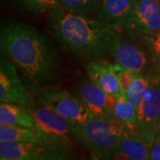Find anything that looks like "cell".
<instances>
[{"mask_svg": "<svg viewBox=\"0 0 160 160\" xmlns=\"http://www.w3.org/2000/svg\"><path fill=\"white\" fill-rule=\"evenodd\" d=\"M159 132H160V125H159Z\"/></svg>", "mask_w": 160, "mask_h": 160, "instance_id": "obj_27", "label": "cell"}, {"mask_svg": "<svg viewBox=\"0 0 160 160\" xmlns=\"http://www.w3.org/2000/svg\"><path fill=\"white\" fill-rule=\"evenodd\" d=\"M92 157H93V158H94V160H102L100 158H98V157H96L95 155L92 154Z\"/></svg>", "mask_w": 160, "mask_h": 160, "instance_id": "obj_24", "label": "cell"}, {"mask_svg": "<svg viewBox=\"0 0 160 160\" xmlns=\"http://www.w3.org/2000/svg\"><path fill=\"white\" fill-rule=\"evenodd\" d=\"M0 158L16 160H83L69 143L43 141L39 142H0Z\"/></svg>", "mask_w": 160, "mask_h": 160, "instance_id": "obj_4", "label": "cell"}, {"mask_svg": "<svg viewBox=\"0 0 160 160\" xmlns=\"http://www.w3.org/2000/svg\"><path fill=\"white\" fill-rule=\"evenodd\" d=\"M117 119L124 123L132 131L138 133L137 111L134 105L130 102L126 92H120L118 94V102L114 110Z\"/></svg>", "mask_w": 160, "mask_h": 160, "instance_id": "obj_18", "label": "cell"}, {"mask_svg": "<svg viewBox=\"0 0 160 160\" xmlns=\"http://www.w3.org/2000/svg\"><path fill=\"white\" fill-rule=\"evenodd\" d=\"M149 160H160V132L149 148Z\"/></svg>", "mask_w": 160, "mask_h": 160, "instance_id": "obj_23", "label": "cell"}, {"mask_svg": "<svg viewBox=\"0 0 160 160\" xmlns=\"http://www.w3.org/2000/svg\"><path fill=\"white\" fill-rule=\"evenodd\" d=\"M0 124L6 126L34 128L32 107L17 103L1 102Z\"/></svg>", "mask_w": 160, "mask_h": 160, "instance_id": "obj_14", "label": "cell"}, {"mask_svg": "<svg viewBox=\"0 0 160 160\" xmlns=\"http://www.w3.org/2000/svg\"><path fill=\"white\" fill-rule=\"evenodd\" d=\"M59 2L65 11L91 16L97 13L104 0H59Z\"/></svg>", "mask_w": 160, "mask_h": 160, "instance_id": "obj_21", "label": "cell"}, {"mask_svg": "<svg viewBox=\"0 0 160 160\" xmlns=\"http://www.w3.org/2000/svg\"><path fill=\"white\" fill-rule=\"evenodd\" d=\"M1 160H16V159H7V158H1Z\"/></svg>", "mask_w": 160, "mask_h": 160, "instance_id": "obj_25", "label": "cell"}, {"mask_svg": "<svg viewBox=\"0 0 160 160\" xmlns=\"http://www.w3.org/2000/svg\"><path fill=\"white\" fill-rule=\"evenodd\" d=\"M75 96L85 104L93 117L105 119H117L107 106L108 92L92 83L88 78H83L76 86Z\"/></svg>", "mask_w": 160, "mask_h": 160, "instance_id": "obj_11", "label": "cell"}, {"mask_svg": "<svg viewBox=\"0 0 160 160\" xmlns=\"http://www.w3.org/2000/svg\"><path fill=\"white\" fill-rule=\"evenodd\" d=\"M135 0H104L95 18L107 28L118 31L133 9Z\"/></svg>", "mask_w": 160, "mask_h": 160, "instance_id": "obj_13", "label": "cell"}, {"mask_svg": "<svg viewBox=\"0 0 160 160\" xmlns=\"http://www.w3.org/2000/svg\"><path fill=\"white\" fill-rule=\"evenodd\" d=\"M47 23L63 50L76 61L86 63L111 58L119 35L96 18L72 13L61 6L48 12Z\"/></svg>", "mask_w": 160, "mask_h": 160, "instance_id": "obj_2", "label": "cell"}, {"mask_svg": "<svg viewBox=\"0 0 160 160\" xmlns=\"http://www.w3.org/2000/svg\"><path fill=\"white\" fill-rule=\"evenodd\" d=\"M0 50L1 56L12 62L25 86L35 95L54 86L62 77L64 62L59 47L29 23H2Z\"/></svg>", "mask_w": 160, "mask_h": 160, "instance_id": "obj_1", "label": "cell"}, {"mask_svg": "<svg viewBox=\"0 0 160 160\" xmlns=\"http://www.w3.org/2000/svg\"><path fill=\"white\" fill-rule=\"evenodd\" d=\"M160 31V0H135L133 9L118 32L142 38Z\"/></svg>", "mask_w": 160, "mask_h": 160, "instance_id": "obj_7", "label": "cell"}, {"mask_svg": "<svg viewBox=\"0 0 160 160\" xmlns=\"http://www.w3.org/2000/svg\"><path fill=\"white\" fill-rule=\"evenodd\" d=\"M87 78L108 93L118 94L120 92L118 78L114 63L105 59L86 63Z\"/></svg>", "mask_w": 160, "mask_h": 160, "instance_id": "obj_12", "label": "cell"}, {"mask_svg": "<svg viewBox=\"0 0 160 160\" xmlns=\"http://www.w3.org/2000/svg\"><path fill=\"white\" fill-rule=\"evenodd\" d=\"M115 64V67L117 69L118 78V84H119L120 91L123 92H126L129 86L131 85L132 81L133 80L136 73L130 71L128 69H124L123 67L119 66L118 64Z\"/></svg>", "mask_w": 160, "mask_h": 160, "instance_id": "obj_22", "label": "cell"}, {"mask_svg": "<svg viewBox=\"0 0 160 160\" xmlns=\"http://www.w3.org/2000/svg\"><path fill=\"white\" fill-rule=\"evenodd\" d=\"M118 149L127 155L131 160H149V146L136 132L124 138Z\"/></svg>", "mask_w": 160, "mask_h": 160, "instance_id": "obj_17", "label": "cell"}, {"mask_svg": "<svg viewBox=\"0 0 160 160\" xmlns=\"http://www.w3.org/2000/svg\"><path fill=\"white\" fill-rule=\"evenodd\" d=\"M35 94L20 77L16 67L4 56L0 59V101L1 102L17 103L35 106Z\"/></svg>", "mask_w": 160, "mask_h": 160, "instance_id": "obj_10", "label": "cell"}, {"mask_svg": "<svg viewBox=\"0 0 160 160\" xmlns=\"http://www.w3.org/2000/svg\"><path fill=\"white\" fill-rule=\"evenodd\" d=\"M36 96L41 106L78 125L85 124L93 117L78 98L62 87L49 86Z\"/></svg>", "mask_w": 160, "mask_h": 160, "instance_id": "obj_6", "label": "cell"}, {"mask_svg": "<svg viewBox=\"0 0 160 160\" xmlns=\"http://www.w3.org/2000/svg\"><path fill=\"white\" fill-rule=\"evenodd\" d=\"M133 132L118 119L92 117L80 125L81 142L86 143L92 154L101 159L117 149L124 138Z\"/></svg>", "mask_w": 160, "mask_h": 160, "instance_id": "obj_3", "label": "cell"}, {"mask_svg": "<svg viewBox=\"0 0 160 160\" xmlns=\"http://www.w3.org/2000/svg\"><path fill=\"white\" fill-rule=\"evenodd\" d=\"M111 58L114 63L136 74L148 75L150 69L149 52L142 40L120 33L115 43Z\"/></svg>", "mask_w": 160, "mask_h": 160, "instance_id": "obj_8", "label": "cell"}, {"mask_svg": "<svg viewBox=\"0 0 160 160\" xmlns=\"http://www.w3.org/2000/svg\"><path fill=\"white\" fill-rule=\"evenodd\" d=\"M34 129L47 141L75 145L80 141V125L43 106H32Z\"/></svg>", "mask_w": 160, "mask_h": 160, "instance_id": "obj_5", "label": "cell"}, {"mask_svg": "<svg viewBox=\"0 0 160 160\" xmlns=\"http://www.w3.org/2000/svg\"><path fill=\"white\" fill-rule=\"evenodd\" d=\"M153 82L154 81L149 78V76L146 74H136L132 81L126 94L130 102L134 105L136 111Z\"/></svg>", "mask_w": 160, "mask_h": 160, "instance_id": "obj_20", "label": "cell"}, {"mask_svg": "<svg viewBox=\"0 0 160 160\" xmlns=\"http://www.w3.org/2000/svg\"><path fill=\"white\" fill-rule=\"evenodd\" d=\"M138 134L150 146L159 133L160 81H154L137 110Z\"/></svg>", "mask_w": 160, "mask_h": 160, "instance_id": "obj_9", "label": "cell"}, {"mask_svg": "<svg viewBox=\"0 0 160 160\" xmlns=\"http://www.w3.org/2000/svg\"><path fill=\"white\" fill-rule=\"evenodd\" d=\"M19 12L32 16L48 14L52 10L60 7L59 0H8Z\"/></svg>", "mask_w": 160, "mask_h": 160, "instance_id": "obj_16", "label": "cell"}, {"mask_svg": "<svg viewBox=\"0 0 160 160\" xmlns=\"http://www.w3.org/2000/svg\"><path fill=\"white\" fill-rule=\"evenodd\" d=\"M139 39L142 40L149 52L150 69L148 76L153 81H160V31L157 34Z\"/></svg>", "mask_w": 160, "mask_h": 160, "instance_id": "obj_19", "label": "cell"}, {"mask_svg": "<svg viewBox=\"0 0 160 160\" xmlns=\"http://www.w3.org/2000/svg\"><path fill=\"white\" fill-rule=\"evenodd\" d=\"M91 160H94V158H93V157H92V158H91Z\"/></svg>", "mask_w": 160, "mask_h": 160, "instance_id": "obj_26", "label": "cell"}, {"mask_svg": "<svg viewBox=\"0 0 160 160\" xmlns=\"http://www.w3.org/2000/svg\"><path fill=\"white\" fill-rule=\"evenodd\" d=\"M47 141L34 128L0 125V142H39Z\"/></svg>", "mask_w": 160, "mask_h": 160, "instance_id": "obj_15", "label": "cell"}]
</instances>
